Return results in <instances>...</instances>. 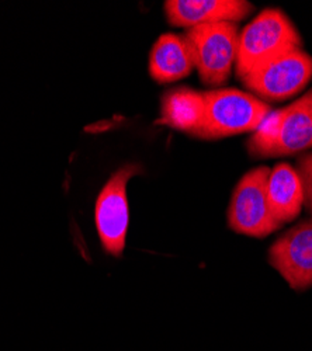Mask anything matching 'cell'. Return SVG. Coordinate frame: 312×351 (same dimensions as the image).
Returning <instances> with one entry per match:
<instances>
[{
  "label": "cell",
  "instance_id": "cell-9",
  "mask_svg": "<svg viewBox=\"0 0 312 351\" xmlns=\"http://www.w3.org/2000/svg\"><path fill=\"white\" fill-rule=\"evenodd\" d=\"M278 138L269 158L291 156L312 148V89L281 108Z\"/></svg>",
  "mask_w": 312,
  "mask_h": 351
},
{
  "label": "cell",
  "instance_id": "cell-11",
  "mask_svg": "<svg viewBox=\"0 0 312 351\" xmlns=\"http://www.w3.org/2000/svg\"><path fill=\"white\" fill-rule=\"evenodd\" d=\"M193 69L194 62L183 36L166 33L155 41L149 53V75L156 83L179 82Z\"/></svg>",
  "mask_w": 312,
  "mask_h": 351
},
{
  "label": "cell",
  "instance_id": "cell-5",
  "mask_svg": "<svg viewBox=\"0 0 312 351\" xmlns=\"http://www.w3.org/2000/svg\"><path fill=\"white\" fill-rule=\"evenodd\" d=\"M141 173L139 165H124L107 180L96 199L95 223L101 247L108 256L121 257L124 253L130 223L127 186Z\"/></svg>",
  "mask_w": 312,
  "mask_h": 351
},
{
  "label": "cell",
  "instance_id": "cell-12",
  "mask_svg": "<svg viewBox=\"0 0 312 351\" xmlns=\"http://www.w3.org/2000/svg\"><path fill=\"white\" fill-rule=\"evenodd\" d=\"M204 93L190 89V87H175L162 96L160 119L158 124L195 136L204 123Z\"/></svg>",
  "mask_w": 312,
  "mask_h": 351
},
{
  "label": "cell",
  "instance_id": "cell-7",
  "mask_svg": "<svg viewBox=\"0 0 312 351\" xmlns=\"http://www.w3.org/2000/svg\"><path fill=\"white\" fill-rule=\"evenodd\" d=\"M269 265L290 288L305 291L312 287V219L283 233L269 249Z\"/></svg>",
  "mask_w": 312,
  "mask_h": 351
},
{
  "label": "cell",
  "instance_id": "cell-6",
  "mask_svg": "<svg viewBox=\"0 0 312 351\" xmlns=\"http://www.w3.org/2000/svg\"><path fill=\"white\" fill-rule=\"evenodd\" d=\"M312 79V56L302 48L273 58L242 79L246 89L266 100H286L305 89Z\"/></svg>",
  "mask_w": 312,
  "mask_h": 351
},
{
  "label": "cell",
  "instance_id": "cell-4",
  "mask_svg": "<svg viewBox=\"0 0 312 351\" xmlns=\"http://www.w3.org/2000/svg\"><path fill=\"white\" fill-rule=\"evenodd\" d=\"M270 169L259 166L242 176L232 191L226 221L228 228L239 235L263 239L278 230L267 201V179Z\"/></svg>",
  "mask_w": 312,
  "mask_h": 351
},
{
  "label": "cell",
  "instance_id": "cell-2",
  "mask_svg": "<svg viewBox=\"0 0 312 351\" xmlns=\"http://www.w3.org/2000/svg\"><path fill=\"white\" fill-rule=\"evenodd\" d=\"M204 100V123L195 138L206 141L256 131L272 111L259 97L238 89L210 90Z\"/></svg>",
  "mask_w": 312,
  "mask_h": 351
},
{
  "label": "cell",
  "instance_id": "cell-3",
  "mask_svg": "<svg viewBox=\"0 0 312 351\" xmlns=\"http://www.w3.org/2000/svg\"><path fill=\"white\" fill-rule=\"evenodd\" d=\"M239 33L237 23L197 25L184 33L194 68L204 84L218 87L228 82L237 62Z\"/></svg>",
  "mask_w": 312,
  "mask_h": 351
},
{
  "label": "cell",
  "instance_id": "cell-10",
  "mask_svg": "<svg viewBox=\"0 0 312 351\" xmlns=\"http://www.w3.org/2000/svg\"><path fill=\"white\" fill-rule=\"evenodd\" d=\"M267 201L273 218L285 225L298 218L304 207V190L297 169L277 163L267 179Z\"/></svg>",
  "mask_w": 312,
  "mask_h": 351
},
{
  "label": "cell",
  "instance_id": "cell-1",
  "mask_svg": "<svg viewBox=\"0 0 312 351\" xmlns=\"http://www.w3.org/2000/svg\"><path fill=\"white\" fill-rule=\"evenodd\" d=\"M298 48H302V38L287 14L280 9H265L239 33L237 76L242 80L280 53Z\"/></svg>",
  "mask_w": 312,
  "mask_h": 351
},
{
  "label": "cell",
  "instance_id": "cell-14",
  "mask_svg": "<svg viewBox=\"0 0 312 351\" xmlns=\"http://www.w3.org/2000/svg\"><path fill=\"white\" fill-rule=\"evenodd\" d=\"M297 173L302 183L304 206L312 215V154H305L298 159Z\"/></svg>",
  "mask_w": 312,
  "mask_h": 351
},
{
  "label": "cell",
  "instance_id": "cell-13",
  "mask_svg": "<svg viewBox=\"0 0 312 351\" xmlns=\"http://www.w3.org/2000/svg\"><path fill=\"white\" fill-rule=\"evenodd\" d=\"M280 119H281L280 110L270 111V114L266 117L265 121L259 125L256 131H254V134L250 136V139L246 143V149L250 156L269 158L278 138Z\"/></svg>",
  "mask_w": 312,
  "mask_h": 351
},
{
  "label": "cell",
  "instance_id": "cell-8",
  "mask_svg": "<svg viewBox=\"0 0 312 351\" xmlns=\"http://www.w3.org/2000/svg\"><path fill=\"white\" fill-rule=\"evenodd\" d=\"M254 10L246 0H167L166 20L173 27L193 28L197 25L238 23Z\"/></svg>",
  "mask_w": 312,
  "mask_h": 351
}]
</instances>
